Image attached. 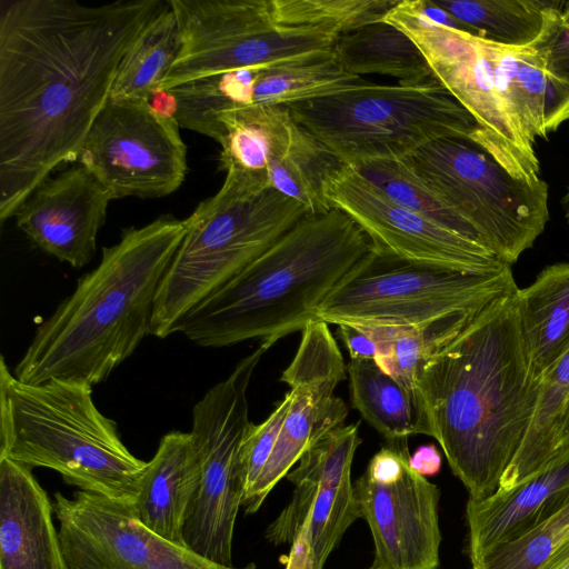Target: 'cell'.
Masks as SVG:
<instances>
[{"label":"cell","mask_w":569,"mask_h":569,"mask_svg":"<svg viewBox=\"0 0 569 569\" xmlns=\"http://www.w3.org/2000/svg\"><path fill=\"white\" fill-rule=\"evenodd\" d=\"M163 0L2 1L0 220L60 164L78 160L119 64Z\"/></svg>","instance_id":"cell-1"},{"label":"cell","mask_w":569,"mask_h":569,"mask_svg":"<svg viewBox=\"0 0 569 569\" xmlns=\"http://www.w3.org/2000/svg\"><path fill=\"white\" fill-rule=\"evenodd\" d=\"M539 386L517 292L488 306L421 367L416 391L431 437L469 498L498 490L531 423Z\"/></svg>","instance_id":"cell-2"},{"label":"cell","mask_w":569,"mask_h":569,"mask_svg":"<svg viewBox=\"0 0 569 569\" xmlns=\"http://www.w3.org/2000/svg\"><path fill=\"white\" fill-rule=\"evenodd\" d=\"M186 230V220L163 214L103 247L99 264L39 323L14 377L31 385L104 381L151 333L158 290Z\"/></svg>","instance_id":"cell-3"},{"label":"cell","mask_w":569,"mask_h":569,"mask_svg":"<svg viewBox=\"0 0 569 569\" xmlns=\"http://www.w3.org/2000/svg\"><path fill=\"white\" fill-rule=\"evenodd\" d=\"M373 250L341 210L306 214L189 311L177 332L206 348L250 339L273 346L316 320L318 306Z\"/></svg>","instance_id":"cell-4"},{"label":"cell","mask_w":569,"mask_h":569,"mask_svg":"<svg viewBox=\"0 0 569 569\" xmlns=\"http://www.w3.org/2000/svg\"><path fill=\"white\" fill-rule=\"evenodd\" d=\"M0 458L51 469L81 491L132 506L147 461L122 442L96 406L92 386L17 379L0 359Z\"/></svg>","instance_id":"cell-5"},{"label":"cell","mask_w":569,"mask_h":569,"mask_svg":"<svg viewBox=\"0 0 569 569\" xmlns=\"http://www.w3.org/2000/svg\"><path fill=\"white\" fill-rule=\"evenodd\" d=\"M219 191L187 218L156 298L151 333L167 338L186 315L268 250L307 211L296 200L228 170Z\"/></svg>","instance_id":"cell-6"},{"label":"cell","mask_w":569,"mask_h":569,"mask_svg":"<svg viewBox=\"0 0 569 569\" xmlns=\"http://www.w3.org/2000/svg\"><path fill=\"white\" fill-rule=\"evenodd\" d=\"M293 119L343 166L401 160L445 138L472 141L479 127L438 82H365L287 107Z\"/></svg>","instance_id":"cell-7"},{"label":"cell","mask_w":569,"mask_h":569,"mask_svg":"<svg viewBox=\"0 0 569 569\" xmlns=\"http://www.w3.org/2000/svg\"><path fill=\"white\" fill-rule=\"evenodd\" d=\"M518 289L511 267L496 273H463L375 248L323 299L316 317L332 325L418 327L480 312Z\"/></svg>","instance_id":"cell-8"},{"label":"cell","mask_w":569,"mask_h":569,"mask_svg":"<svg viewBox=\"0 0 569 569\" xmlns=\"http://www.w3.org/2000/svg\"><path fill=\"white\" fill-rule=\"evenodd\" d=\"M401 160L509 266L546 228V181L512 177L470 140L439 139Z\"/></svg>","instance_id":"cell-9"},{"label":"cell","mask_w":569,"mask_h":569,"mask_svg":"<svg viewBox=\"0 0 569 569\" xmlns=\"http://www.w3.org/2000/svg\"><path fill=\"white\" fill-rule=\"evenodd\" d=\"M270 347L262 341L192 408L190 433L199 456L200 480L184 522L183 542L223 566H232L234 525L244 496L240 453L251 425L248 389Z\"/></svg>","instance_id":"cell-10"},{"label":"cell","mask_w":569,"mask_h":569,"mask_svg":"<svg viewBox=\"0 0 569 569\" xmlns=\"http://www.w3.org/2000/svg\"><path fill=\"white\" fill-rule=\"evenodd\" d=\"M181 37L161 90L252 67L326 58L338 36L276 24L269 0H168Z\"/></svg>","instance_id":"cell-11"},{"label":"cell","mask_w":569,"mask_h":569,"mask_svg":"<svg viewBox=\"0 0 569 569\" xmlns=\"http://www.w3.org/2000/svg\"><path fill=\"white\" fill-rule=\"evenodd\" d=\"M381 21L417 44L437 81L472 116L479 127L473 143L512 177L543 180L535 143L501 92L486 39L431 22L415 0L399 1Z\"/></svg>","instance_id":"cell-12"},{"label":"cell","mask_w":569,"mask_h":569,"mask_svg":"<svg viewBox=\"0 0 569 569\" xmlns=\"http://www.w3.org/2000/svg\"><path fill=\"white\" fill-rule=\"evenodd\" d=\"M220 167L251 176L299 202L308 214L330 210L326 186L343 164L287 107L250 104L217 117Z\"/></svg>","instance_id":"cell-13"},{"label":"cell","mask_w":569,"mask_h":569,"mask_svg":"<svg viewBox=\"0 0 569 569\" xmlns=\"http://www.w3.org/2000/svg\"><path fill=\"white\" fill-rule=\"evenodd\" d=\"M173 116L149 101L109 97L78 161L113 199L159 198L174 192L187 174V147Z\"/></svg>","instance_id":"cell-14"},{"label":"cell","mask_w":569,"mask_h":569,"mask_svg":"<svg viewBox=\"0 0 569 569\" xmlns=\"http://www.w3.org/2000/svg\"><path fill=\"white\" fill-rule=\"evenodd\" d=\"M325 194L330 208L351 218L379 251L463 273H496L511 267L480 241L399 206L357 168L337 170Z\"/></svg>","instance_id":"cell-15"},{"label":"cell","mask_w":569,"mask_h":569,"mask_svg":"<svg viewBox=\"0 0 569 569\" xmlns=\"http://www.w3.org/2000/svg\"><path fill=\"white\" fill-rule=\"evenodd\" d=\"M297 352L280 381L290 387L291 402L274 448L251 489L244 495L247 515L259 510L274 486L320 438L343 426L348 410L333 391L347 376L329 323L316 319L301 331Z\"/></svg>","instance_id":"cell-16"},{"label":"cell","mask_w":569,"mask_h":569,"mask_svg":"<svg viewBox=\"0 0 569 569\" xmlns=\"http://www.w3.org/2000/svg\"><path fill=\"white\" fill-rule=\"evenodd\" d=\"M69 569H258L212 562L138 522L130 506L78 490L52 501Z\"/></svg>","instance_id":"cell-17"},{"label":"cell","mask_w":569,"mask_h":569,"mask_svg":"<svg viewBox=\"0 0 569 569\" xmlns=\"http://www.w3.org/2000/svg\"><path fill=\"white\" fill-rule=\"evenodd\" d=\"M360 442L359 425H343L301 456L286 476L295 490L266 530L269 542L291 545L306 522L315 569H323L346 530L360 518L351 482L352 461Z\"/></svg>","instance_id":"cell-18"},{"label":"cell","mask_w":569,"mask_h":569,"mask_svg":"<svg viewBox=\"0 0 569 569\" xmlns=\"http://www.w3.org/2000/svg\"><path fill=\"white\" fill-rule=\"evenodd\" d=\"M360 518L371 531L376 569H438L440 490L408 466L380 482L365 472L353 483Z\"/></svg>","instance_id":"cell-19"},{"label":"cell","mask_w":569,"mask_h":569,"mask_svg":"<svg viewBox=\"0 0 569 569\" xmlns=\"http://www.w3.org/2000/svg\"><path fill=\"white\" fill-rule=\"evenodd\" d=\"M111 200V192L79 163L40 182L13 217L38 248L80 269L94 257Z\"/></svg>","instance_id":"cell-20"},{"label":"cell","mask_w":569,"mask_h":569,"mask_svg":"<svg viewBox=\"0 0 569 569\" xmlns=\"http://www.w3.org/2000/svg\"><path fill=\"white\" fill-rule=\"evenodd\" d=\"M53 516L32 469L0 458V569H69Z\"/></svg>","instance_id":"cell-21"},{"label":"cell","mask_w":569,"mask_h":569,"mask_svg":"<svg viewBox=\"0 0 569 569\" xmlns=\"http://www.w3.org/2000/svg\"><path fill=\"white\" fill-rule=\"evenodd\" d=\"M569 497V453L506 492L466 506L470 560L517 540L552 516Z\"/></svg>","instance_id":"cell-22"},{"label":"cell","mask_w":569,"mask_h":569,"mask_svg":"<svg viewBox=\"0 0 569 569\" xmlns=\"http://www.w3.org/2000/svg\"><path fill=\"white\" fill-rule=\"evenodd\" d=\"M200 480V461L190 432L171 431L147 462L140 491L130 506L138 522L178 546Z\"/></svg>","instance_id":"cell-23"},{"label":"cell","mask_w":569,"mask_h":569,"mask_svg":"<svg viewBox=\"0 0 569 569\" xmlns=\"http://www.w3.org/2000/svg\"><path fill=\"white\" fill-rule=\"evenodd\" d=\"M487 47L501 92L533 143L569 120V82L550 70L545 48L489 40Z\"/></svg>","instance_id":"cell-24"},{"label":"cell","mask_w":569,"mask_h":569,"mask_svg":"<svg viewBox=\"0 0 569 569\" xmlns=\"http://www.w3.org/2000/svg\"><path fill=\"white\" fill-rule=\"evenodd\" d=\"M479 37L507 47L545 48L561 29L565 0H432Z\"/></svg>","instance_id":"cell-25"},{"label":"cell","mask_w":569,"mask_h":569,"mask_svg":"<svg viewBox=\"0 0 569 569\" xmlns=\"http://www.w3.org/2000/svg\"><path fill=\"white\" fill-rule=\"evenodd\" d=\"M517 299L531 367L541 380L569 350V262L543 268Z\"/></svg>","instance_id":"cell-26"},{"label":"cell","mask_w":569,"mask_h":569,"mask_svg":"<svg viewBox=\"0 0 569 569\" xmlns=\"http://www.w3.org/2000/svg\"><path fill=\"white\" fill-rule=\"evenodd\" d=\"M333 56L349 73L392 77L401 86L436 82L417 44L392 24L378 21L338 37Z\"/></svg>","instance_id":"cell-27"},{"label":"cell","mask_w":569,"mask_h":569,"mask_svg":"<svg viewBox=\"0 0 569 569\" xmlns=\"http://www.w3.org/2000/svg\"><path fill=\"white\" fill-rule=\"evenodd\" d=\"M347 373L352 407L386 442L412 435L431 437V427L418 393L385 373L375 360H350Z\"/></svg>","instance_id":"cell-28"},{"label":"cell","mask_w":569,"mask_h":569,"mask_svg":"<svg viewBox=\"0 0 569 569\" xmlns=\"http://www.w3.org/2000/svg\"><path fill=\"white\" fill-rule=\"evenodd\" d=\"M568 401L569 350L540 380L531 423L496 492L511 490L559 460V433Z\"/></svg>","instance_id":"cell-29"},{"label":"cell","mask_w":569,"mask_h":569,"mask_svg":"<svg viewBox=\"0 0 569 569\" xmlns=\"http://www.w3.org/2000/svg\"><path fill=\"white\" fill-rule=\"evenodd\" d=\"M180 48L177 18L169 4L166 11L148 24L123 56L110 97L149 101L160 91Z\"/></svg>","instance_id":"cell-30"},{"label":"cell","mask_w":569,"mask_h":569,"mask_svg":"<svg viewBox=\"0 0 569 569\" xmlns=\"http://www.w3.org/2000/svg\"><path fill=\"white\" fill-rule=\"evenodd\" d=\"M480 312L457 315L418 327H357L367 330L377 343V366L416 391L418 373L429 357Z\"/></svg>","instance_id":"cell-31"},{"label":"cell","mask_w":569,"mask_h":569,"mask_svg":"<svg viewBox=\"0 0 569 569\" xmlns=\"http://www.w3.org/2000/svg\"><path fill=\"white\" fill-rule=\"evenodd\" d=\"M367 81L347 72L333 53L326 58L263 67L254 84L253 104L288 107Z\"/></svg>","instance_id":"cell-32"},{"label":"cell","mask_w":569,"mask_h":569,"mask_svg":"<svg viewBox=\"0 0 569 569\" xmlns=\"http://www.w3.org/2000/svg\"><path fill=\"white\" fill-rule=\"evenodd\" d=\"M398 0H269L276 24L338 37L381 21Z\"/></svg>","instance_id":"cell-33"},{"label":"cell","mask_w":569,"mask_h":569,"mask_svg":"<svg viewBox=\"0 0 569 569\" xmlns=\"http://www.w3.org/2000/svg\"><path fill=\"white\" fill-rule=\"evenodd\" d=\"M357 169L399 206L480 241L472 228L430 190L402 160L373 162Z\"/></svg>","instance_id":"cell-34"},{"label":"cell","mask_w":569,"mask_h":569,"mask_svg":"<svg viewBox=\"0 0 569 569\" xmlns=\"http://www.w3.org/2000/svg\"><path fill=\"white\" fill-rule=\"evenodd\" d=\"M568 541L569 497L552 516L523 537L471 559V569H540Z\"/></svg>","instance_id":"cell-35"},{"label":"cell","mask_w":569,"mask_h":569,"mask_svg":"<svg viewBox=\"0 0 569 569\" xmlns=\"http://www.w3.org/2000/svg\"><path fill=\"white\" fill-rule=\"evenodd\" d=\"M291 397L289 390L266 420L259 425L251 422L249 427L240 453L244 495L257 481L274 448Z\"/></svg>","instance_id":"cell-36"},{"label":"cell","mask_w":569,"mask_h":569,"mask_svg":"<svg viewBox=\"0 0 569 569\" xmlns=\"http://www.w3.org/2000/svg\"><path fill=\"white\" fill-rule=\"evenodd\" d=\"M337 333L343 341L349 352L350 360H375L378 347L367 330L341 322L337 325Z\"/></svg>","instance_id":"cell-37"},{"label":"cell","mask_w":569,"mask_h":569,"mask_svg":"<svg viewBox=\"0 0 569 569\" xmlns=\"http://www.w3.org/2000/svg\"><path fill=\"white\" fill-rule=\"evenodd\" d=\"M545 49L550 70L569 82V28L561 27Z\"/></svg>","instance_id":"cell-38"},{"label":"cell","mask_w":569,"mask_h":569,"mask_svg":"<svg viewBox=\"0 0 569 569\" xmlns=\"http://www.w3.org/2000/svg\"><path fill=\"white\" fill-rule=\"evenodd\" d=\"M286 569H315L309 531L306 522L291 543Z\"/></svg>","instance_id":"cell-39"},{"label":"cell","mask_w":569,"mask_h":569,"mask_svg":"<svg viewBox=\"0 0 569 569\" xmlns=\"http://www.w3.org/2000/svg\"><path fill=\"white\" fill-rule=\"evenodd\" d=\"M415 3L418 11L431 22L449 29L478 36L472 29L441 9L432 0H415Z\"/></svg>","instance_id":"cell-40"},{"label":"cell","mask_w":569,"mask_h":569,"mask_svg":"<svg viewBox=\"0 0 569 569\" xmlns=\"http://www.w3.org/2000/svg\"><path fill=\"white\" fill-rule=\"evenodd\" d=\"M409 467L425 477L436 475L441 468V455L435 445H422L410 456Z\"/></svg>","instance_id":"cell-41"},{"label":"cell","mask_w":569,"mask_h":569,"mask_svg":"<svg viewBox=\"0 0 569 569\" xmlns=\"http://www.w3.org/2000/svg\"><path fill=\"white\" fill-rule=\"evenodd\" d=\"M540 569H569V541L558 549Z\"/></svg>","instance_id":"cell-42"},{"label":"cell","mask_w":569,"mask_h":569,"mask_svg":"<svg viewBox=\"0 0 569 569\" xmlns=\"http://www.w3.org/2000/svg\"><path fill=\"white\" fill-rule=\"evenodd\" d=\"M569 453V401L562 418L561 429L559 433L558 442V456L557 459H561Z\"/></svg>","instance_id":"cell-43"},{"label":"cell","mask_w":569,"mask_h":569,"mask_svg":"<svg viewBox=\"0 0 569 569\" xmlns=\"http://www.w3.org/2000/svg\"><path fill=\"white\" fill-rule=\"evenodd\" d=\"M560 204H561L566 221L569 224V183L567 186L563 197L560 200Z\"/></svg>","instance_id":"cell-44"},{"label":"cell","mask_w":569,"mask_h":569,"mask_svg":"<svg viewBox=\"0 0 569 569\" xmlns=\"http://www.w3.org/2000/svg\"><path fill=\"white\" fill-rule=\"evenodd\" d=\"M561 24L563 28H569V1H565L561 10Z\"/></svg>","instance_id":"cell-45"},{"label":"cell","mask_w":569,"mask_h":569,"mask_svg":"<svg viewBox=\"0 0 569 569\" xmlns=\"http://www.w3.org/2000/svg\"><path fill=\"white\" fill-rule=\"evenodd\" d=\"M370 569H376V568H372V567H371Z\"/></svg>","instance_id":"cell-46"}]
</instances>
